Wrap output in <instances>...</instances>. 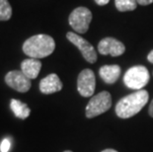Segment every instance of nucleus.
Returning <instances> with one entry per match:
<instances>
[{"mask_svg": "<svg viewBox=\"0 0 153 152\" xmlns=\"http://www.w3.org/2000/svg\"><path fill=\"white\" fill-rule=\"evenodd\" d=\"M100 77L104 82L107 84H114L120 78V67L117 64L114 65H104L99 70Z\"/></svg>", "mask_w": 153, "mask_h": 152, "instance_id": "nucleus-12", "label": "nucleus"}, {"mask_svg": "<svg viewBox=\"0 0 153 152\" xmlns=\"http://www.w3.org/2000/svg\"><path fill=\"white\" fill-rule=\"evenodd\" d=\"M42 68V62L37 59H28L22 61L21 71L29 79H36Z\"/></svg>", "mask_w": 153, "mask_h": 152, "instance_id": "nucleus-11", "label": "nucleus"}, {"mask_svg": "<svg viewBox=\"0 0 153 152\" xmlns=\"http://www.w3.org/2000/svg\"><path fill=\"white\" fill-rule=\"evenodd\" d=\"M109 1H110V0H95V2L100 6H104V5L108 4Z\"/></svg>", "mask_w": 153, "mask_h": 152, "instance_id": "nucleus-18", "label": "nucleus"}, {"mask_svg": "<svg viewBox=\"0 0 153 152\" xmlns=\"http://www.w3.org/2000/svg\"><path fill=\"white\" fill-rule=\"evenodd\" d=\"M10 108L16 117L21 119H27L31 114L30 108L27 106V104L21 102L20 100L12 99L10 102Z\"/></svg>", "mask_w": 153, "mask_h": 152, "instance_id": "nucleus-13", "label": "nucleus"}, {"mask_svg": "<svg viewBox=\"0 0 153 152\" xmlns=\"http://www.w3.org/2000/svg\"><path fill=\"white\" fill-rule=\"evenodd\" d=\"M11 148V141L9 138H4L0 144V151L1 152H8Z\"/></svg>", "mask_w": 153, "mask_h": 152, "instance_id": "nucleus-16", "label": "nucleus"}, {"mask_svg": "<svg viewBox=\"0 0 153 152\" xmlns=\"http://www.w3.org/2000/svg\"><path fill=\"white\" fill-rule=\"evenodd\" d=\"M66 38L70 43H72L74 46L78 47L83 57L88 62L94 63L97 60V53L95 48L85 39H83L78 34L73 33V32H68L66 34Z\"/></svg>", "mask_w": 153, "mask_h": 152, "instance_id": "nucleus-6", "label": "nucleus"}, {"mask_svg": "<svg viewBox=\"0 0 153 152\" xmlns=\"http://www.w3.org/2000/svg\"><path fill=\"white\" fill-rule=\"evenodd\" d=\"M96 87V77L91 69H84L79 73L77 79V89L82 97L93 96Z\"/></svg>", "mask_w": 153, "mask_h": 152, "instance_id": "nucleus-7", "label": "nucleus"}, {"mask_svg": "<svg viewBox=\"0 0 153 152\" xmlns=\"http://www.w3.org/2000/svg\"><path fill=\"white\" fill-rule=\"evenodd\" d=\"M5 82L12 89L21 93L28 92L32 85L31 79H29L20 70H13L8 72L5 76Z\"/></svg>", "mask_w": 153, "mask_h": 152, "instance_id": "nucleus-8", "label": "nucleus"}, {"mask_svg": "<svg viewBox=\"0 0 153 152\" xmlns=\"http://www.w3.org/2000/svg\"><path fill=\"white\" fill-rule=\"evenodd\" d=\"M116 7L120 12L133 11L136 8V0H115Z\"/></svg>", "mask_w": 153, "mask_h": 152, "instance_id": "nucleus-14", "label": "nucleus"}, {"mask_svg": "<svg viewBox=\"0 0 153 152\" xmlns=\"http://www.w3.org/2000/svg\"><path fill=\"white\" fill-rule=\"evenodd\" d=\"M98 51L103 54H111L112 56H120L126 51V47L122 42L114 38H105L98 44Z\"/></svg>", "mask_w": 153, "mask_h": 152, "instance_id": "nucleus-9", "label": "nucleus"}, {"mask_svg": "<svg viewBox=\"0 0 153 152\" xmlns=\"http://www.w3.org/2000/svg\"><path fill=\"white\" fill-rule=\"evenodd\" d=\"M12 16V8L8 0H0V21H8Z\"/></svg>", "mask_w": 153, "mask_h": 152, "instance_id": "nucleus-15", "label": "nucleus"}, {"mask_svg": "<svg viewBox=\"0 0 153 152\" xmlns=\"http://www.w3.org/2000/svg\"><path fill=\"white\" fill-rule=\"evenodd\" d=\"M149 94L146 90H138L123 97L116 106V114L122 119H128L135 116L148 102Z\"/></svg>", "mask_w": 153, "mask_h": 152, "instance_id": "nucleus-1", "label": "nucleus"}, {"mask_svg": "<svg viewBox=\"0 0 153 152\" xmlns=\"http://www.w3.org/2000/svg\"><path fill=\"white\" fill-rule=\"evenodd\" d=\"M147 59H148L149 62L153 63V50H151L150 53H148V56H147Z\"/></svg>", "mask_w": 153, "mask_h": 152, "instance_id": "nucleus-20", "label": "nucleus"}, {"mask_svg": "<svg viewBox=\"0 0 153 152\" xmlns=\"http://www.w3.org/2000/svg\"><path fill=\"white\" fill-rule=\"evenodd\" d=\"M148 113H149V115H150L151 117L153 118V100H152V102L150 103V105H149V110H148Z\"/></svg>", "mask_w": 153, "mask_h": 152, "instance_id": "nucleus-19", "label": "nucleus"}, {"mask_svg": "<svg viewBox=\"0 0 153 152\" xmlns=\"http://www.w3.org/2000/svg\"><path fill=\"white\" fill-rule=\"evenodd\" d=\"M136 2L140 5H149L153 2V0H136Z\"/></svg>", "mask_w": 153, "mask_h": 152, "instance_id": "nucleus-17", "label": "nucleus"}, {"mask_svg": "<svg viewBox=\"0 0 153 152\" xmlns=\"http://www.w3.org/2000/svg\"><path fill=\"white\" fill-rule=\"evenodd\" d=\"M63 152H72V151H70V150H66V151H63Z\"/></svg>", "mask_w": 153, "mask_h": 152, "instance_id": "nucleus-22", "label": "nucleus"}, {"mask_svg": "<svg viewBox=\"0 0 153 152\" xmlns=\"http://www.w3.org/2000/svg\"><path fill=\"white\" fill-rule=\"evenodd\" d=\"M102 152H118V151L114 150V149H105V150H103Z\"/></svg>", "mask_w": 153, "mask_h": 152, "instance_id": "nucleus-21", "label": "nucleus"}, {"mask_svg": "<svg viewBox=\"0 0 153 152\" xmlns=\"http://www.w3.org/2000/svg\"><path fill=\"white\" fill-rule=\"evenodd\" d=\"M55 48L54 40L48 35H36L23 44V51L31 59H44L51 56Z\"/></svg>", "mask_w": 153, "mask_h": 152, "instance_id": "nucleus-2", "label": "nucleus"}, {"mask_svg": "<svg viewBox=\"0 0 153 152\" xmlns=\"http://www.w3.org/2000/svg\"><path fill=\"white\" fill-rule=\"evenodd\" d=\"M61 89H62V83H61L59 77L54 73L45 76L40 82V90L44 94L59 92Z\"/></svg>", "mask_w": 153, "mask_h": 152, "instance_id": "nucleus-10", "label": "nucleus"}, {"mask_svg": "<svg viewBox=\"0 0 153 152\" xmlns=\"http://www.w3.org/2000/svg\"><path fill=\"white\" fill-rule=\"evenodd\" d=\"M111 106H112L111 94L107 91L101 92L90 99L86 107V117L91 119L102 115L103 113L108 111Z\"/></svg>", "mask_w": 153, "mask_h": 152, "instance_id": "nucleus-4", "label": "nucleus"}, {"mask_svg": "<svg viewBox=\"0 0 153 152\" xmlns=\"http://www.w3.org/2000/svg\"><path fill=\"white\" fill-rule=\"evenodd\" d=\"M92 21V13L86 7H77L70 13L68 22L78 34H85Z\"/></svg>", "mask_w": 153, "mask_h": 152, "instance_id": "nucleus-5", "label": "nucleus"}, {"mask_svg": "<svg viewBox=\"0 0 153 152\" xmlns=\"http://www.w3.org/2000/svg\"><path fill=\"white\" fill-rule=\"evenodd\" d=\"M150 78L149 72L145 66L136 65L131 67L123 76V83L129 89L142 90L143 87L147 85Z\"/></svg>", "mask_w": 153, "mask_h": 152, "instance_id": "nucleus-3", "label": "nucleus"}]
</instances>
